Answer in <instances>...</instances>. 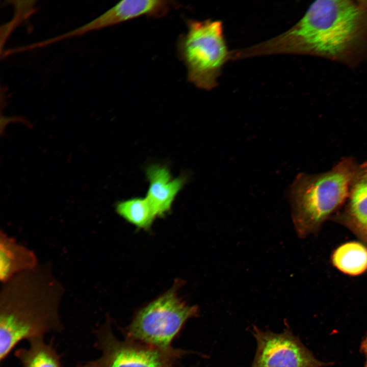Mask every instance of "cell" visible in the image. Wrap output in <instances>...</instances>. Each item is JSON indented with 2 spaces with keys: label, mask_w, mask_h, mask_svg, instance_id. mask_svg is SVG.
<instances>
[{
  "label": "cell",
  "mask_w": 367,
  "mask_h": 367,
  "mask_svg": "<svg viewBox=\"0 0 367 367\" xmlns=\"http://www.w3.org/2000/svg\"><path fill=\"white\" fill-rule=\"evenodd\" d=\"M198 313L197 306L187 304L170 290L138 311L126 328L127 338L171 350V343L183 325Z\"/></svg>",
  "instance_id": "cell-5"
},
{
  "label": "cell",
  "mask_w": 367,
  "mask_h": 367,
  "mask_svg": "<svg viewBox=\"0 0 367 367\" xmlns=\"http://www.w3.org/2000/svg\"><path fill=\"white\" fill-rule=\"evenodd\" d=\"M95 347L101 356L92 360L95 367H175L182 351L163 350L127 339H118L114 335L111 322H106L94 332Z\"/></svg>",
  "instance_id": "cell-6"
},
{
  "label": "cell",
  "mask_w": 367,
  "mask_h": 367,
  "mask_svg": "<svg viewBox=\"0 0 367 367\" xmlns=\"http://www.w3.org/2000/svg\"><path fill=\"white\" fill-rule=\"evenodd\" d=\"M188 31L177 43L179 57L187 69L188 82L197 87H216L222 67L230 57L221 21L187 20Z\"/></svg>",
  "instance_id": "cell-4"
},
{
  "label": "cell",
  "mask_w": 367,
  "mask_h": 367,
  "mask_svg": "<svg viewBox=\"0 0 367 367\" xmlns=\"http://www.w3.org/2000/svg\"><path fill=\"white\" fill-rule=\"evenodd\" d=\"M14 8V15L12 20L1 28V46L5 43L8 36L13 31L22 21L28 18L36 11V1H10Z\"/></svg>",
  "instance_id": "cell-15"
},
{
  "label": "cell",
  "mask_w": 367,
  "mask_h": 367,
  "mask_svg": "<svg viewBox=\"0 0 367 367\" xmlns=\"http://www.w3.org/2000/svg\"><path fill=\"white\" fill-rule=\"evenodd\" d=\"M359 165L346 157L328 171L297 176L289 192L294 221L301 236L317 230L345 203Z\"/></svg>",
  "instance_id": "cell-3"
},
{
  "label": "cell",
  "mask_w": 367,
  "mask_h": 367,
  "mask_svg": "<svg viewBox=\"0 0 367 367\" xmlns=\"http://www.w3.org/2000/svg\"><path fill=\"white\" fill-rule=\"evenodd\" d=\"M254 49L257 55L305 54L358 65L367 61V1H316L293 27Z\"/></svg>",
  "instance_id": "cell-1"
},
{
  "label": "cell",
  "mask_w": 367,
  "mask_h": 367,
  "mask_svg": "<svg viewBox=\"0 0 367 367\" xmlns=\"http://www.w3.org/2000/svg\"><path fill=\"white\" fill-rule=\"evenodd\" d=\"M256 350L251 367H324L331 364L318 360L289 329L276 333L252 326Z\"/></svg>",
  "instance_id": "cell-7"
},
{
  "label": "cell",
  "mask_w": 367,
  "mask_h": 367,
  "mask_svg": "<svg viewBox=\"0 0 367 367\" xmlns=\"http://www.w3.org/2000/svg\"><path fill=\"white\" fill-rule=\"evenodd\" d=\"M360 349L365 358L364 367H367V335L361 343Z\"/></svg>",
  "instance_id": "cell-16"
},
{
  "label": "cell",
  "mask_w": 367,
  "mask_h": 367,
  "mask_svg": "<svg viewBox=\"0 0 367 367\" xmlns=\"http://www.w3.org/2000/svg\"><path fill=\"white\" fill-rule=\"evenodd\" d=\"M345 203L335 220L367 242V161L359 165Z\"/></svg>",
  "instance_id": "cell-9"
},
{
  "label": "cell",
  "mask_w": 367,
  "mask_h": 367,
  "mask_svg": "<svg viewBox=\"0 0 367 367\" xmlns=\"http://www.w3.org/2000/svg\"><path fill=\"white\" fill-rule=\"evenodd\" d=\"M332 261L335 267L351 275H357L367 269V249L360 243L351 242L338 247Z\"/></svg>",
  "instance_id": "cell-13"
},
{
  "label": "cell",
  "mask_w": 367,
  "mask_h": 367,
  "mask_svg": "<svg viewBox=\"0 0 367 367\" xmlns=\"http://www.w3.org/2000/svg\"><path fill=\"white\" fill-rule=\"evenodd\" d=\"M172 2L162 0H124L87 23L78 27L80 36L119 24L131 19L147 16L160 18L166 15Z\"/></svg>",
  "instance_id": "cell-8"
},
{
  "label": "cell",
  "mask_w": 367,
  "mask_h": 367,
  "mask_svg": "<svg viewBox=\"0 0 367 367\" xmlns=\"http://www.w3.org/2000/svg\"><path fill=\"white\" fill-rule=\"evenodd\" d=\"M38 264L35 254L5 232L0 233V279L4 284L16 275L32 270Z\"/></svg>",
  "instance_id": "cell-11"
},
{
  "label": "cell",
  "mask_w": 367,
  "mask_h": 367,
  "mask_svg": "<svg viewBox=\"0 0 367 367\" xmlns=\"http://www.w3.org/2000/svg\"><path fill=\"white\" fill-rule=\"evenodd\" d=\"M29 342V348H19L14 353L22 367H62L61 356L54 348L53 341L46 343L43 337H39Z\"/></svg>",
  "instance_id": "cell-12"
},
{
  "label": "cell",
  "mask_w": 367,
  "mask_h": 367,
  "mask_svg": "<svg viewBox=\"0 0 367 367\" xmlns=\"http://www.w3.org/2000/svg\"><path fill=\"white\" fill-rule=\"evenodd\" d=\"M116 211L124 219L143 229L149 228L156 216L146 197L120 201L116 205Z\"/></svg>",
  "instance_id": "cell-14"
},
{
  "label": "cell",
  "mask_w": 367,
  "mask_h": 367,
  "mask_svg": "<svg viewBox=\"0 0 367 367\" xmlns=\"http://www.w3.org/2000/svg\"><path fill=\"white\" fill-rule=\"evenodd\" d=\"M149 186L145 197L156 216L168 212L175 197L182 188L185 178H173L170 171L165 166L152 165L146 171Z\"/></svg>",
  "instance_id": "cell-10"
},
{
  "label": "cell",
  "mask_w": 367,
  "mask_h": 367,
  "mask_svg": "<svg viewBox=\"0 0 367 367\" xmlns=\"http://www.w3.org/2000/svg\"><path fill=\"white\" fill-rule=\"evenodd\" d=\"M77 367H95V366L93 361H91L84 364H78Z\"/></svg>",
  "instance_id": "cell-17"
},
{
  "label": "cell",
  "mask_w": 367,
  "mask_h": 367,
  "mask_svg": "<svg viewBox=\"0 0 367 367\" xmlns=\"http://www.w3.org/2000/svg\"><path fill=\"white\" fill-rule=\"evenodd\" d=\"M64 293L48 264L18 274L0 295V360L21 341L64 329L59 308Z\"/></svg>",
  "instance_id": "cell-2"
}]
</instances>
